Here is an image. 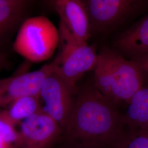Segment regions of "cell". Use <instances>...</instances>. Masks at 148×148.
Returning a JSON list of instances; mask_svg holds the SVG:
<instances>
[{
	"label": "cell",
	"mask_w": 148,
	"mask_h": 148,
	"mask_svg": "<svg viewBox=\"0 0 148 148\" xmlns=\"http://www.w3.org/2000/svg\"><path fill=\"white\" fill-rule=\"evenodd\" d=\"M130 134L124 113L95 86L78 90L74 108L60 139L121 148Z\"/></svg>",
	"instance_id": "1"
},
{
	"label": "cell",
	"mask_w": 148,
	"mask_h": 148,
	"mask_svg": "<svg viewBox=\"0 0 148 148\" xmlns=\"http://www.w3.org/2000/svg\"><path fill=\"white\" fill-rule=\"evenodd\" d=\"M95 86L117 106L128 104L144 86L142 71L132 60L118 52L104 48L98 54L95 68Z\"/></svg>",
	"instance_id": "2"
},
{
	"label": "cell",
	"mask_w": 148,
	"mask_h": 148,
	"mask_svg": "<svg viewBox=\"0 0 148 148\" xmlns=\"http://www.w3.org/2000/svg\"><path fill=\"white\" fill-rule=\"evenodd\" d=\"M59 42V33L45 16L28 18L22 23L13 48L27 60L41 62L51 58Z\"/></svg>",
	"instance_id": "3"
},
{
	"label": "cell",
	"mask_w": 148,
	"mask_h": 148,
	"mask_svg": "<svg viewBox=\"0 0 148 148\" xmlns=\"http://www.w3.org/2000/svg\"><path fill=\"white\" fill-rule=\"evenodd\" d=\"M59 33L61 49L52 63L53 72L77 93L76 82L86 72L95 68L98 54L93 46L79 43L63 29L59 27Z\"/></svg>",
	"instance_id": "4"
},
{
	"label": "cell",
	"mask_w": 148,
	"mask_h": 148,
	"mask_svg": "<svg viewBox=\"0 0 148 148\" xmlns=\"http://www.w3.org/2000/svg\"><path fill=\"white\" fill-rule=\"evenodd\" d=\"M90 32H109L148 8V0L82 1Z\"/></svg>",
	"instance_id": "5"
},
{
	"label": "cell",
	"mask_w": 148,
	"mask_h": 148,
	"mask_svg": "<svg viewBox=\"0 0 148 148\" xmlns=\"http://www.w3.org/2000/svg\"><path fill=\"white\" fill-rule=\"evenodd\" d=\"M76 93L52 71L43 82L40 92L43 109L60 127L63 134L74 108Z\"/></svg>",
	"instance_id": "6"
},
{
	"label": "cell",
	"mask_w": 148,
	"mask_h": 148,
	"mask_svg": "<svg viewBox=\"0 0 148 148\" xmlns=\"http://www.w3.org/2000/svg\"><path fill=\"white\" fill-rule=\"evenodd\" d=\"M17 148H52L63 134L58 124L42 108L20 123Z\"/></svg>",
	"instance_id": "7"
},
{
	"label": "cell",
	"mask_w": 148,
	"mask_h": 148,
	"mask_svg": "<svg viewBox=\"0 0 148 148\" xmlns=\"http://www.w3.org/2000/svg\"><path fill=\"white\" fill-rule=\"evenodd\" d=\"M52 70L51 63L36 71L0 79V110L22 97L40 95L43 82Z\"/></svg>",
	"instance_id": "8"
},
{
	"label": "cell",
	"mask_w": 148,
	"mask_h": 148,
	"mask_svg": "<svg viewBox=\"0 0 148 148\" xmlns=\"http://www.w3.org/2000/svg\"><path fill=\"white\" fill-rule=\"evenodd\" d=\"M53 8L60 19V27L80 44H86L90 36V21L82 1L57 0Z\"/></svg>",
	"instance_id": "9"
},
{
	"label": "cell",
	"mask_w": 148,
	"mask_h": 148,
	"mask_svg": "<svg viewBox=\"0 0 148 148\" xmlns=\"http://www.w3.org/2000/svg\"><path fill=\"white\" fill-rule=\"evenodd\" d=\"M34 1L30 0H0V51L28 18Z\"/></svg>",
	"instance_id": "10"
},
{
	"label": "cell",
	"mask_w": 148,
	"mask_h": 148,
	"mask_svg": "<svg viewBox=\"0 0 148 148\" xmlns=\"http://www.w3.org/2000/svg\"><path fill=\"white\" fill-rule=\"evenodd\" d=\"M117 49L131 59L148 54V16L137 22L117 38Z\"/></svg>",
	"instance_id": "11"
},
{
	"label": "cell",
	"mask_w": 148,
	"mask_h": 148,
	"mask_svg": "<svg viewBox=\"0 0 148 148\" xmlns=\"http://www.w3.org/2000/svg\"><path fill=\"white\" fill-rule=\"evenodd\" d=\"M124 115L130 132L148 130V86H144L133 96Z\"/></svg>",
	"instance_id": "12"
},
{
	"label": "cell",
	"mask_w": 148,
	"mask_h": 148,
	"mask_svg": "<svg viewBox=\"0 0 148 148\" xmlns=\"http://www.w3.org/2000/svg\"><path fill=\"white\" fill-rule=\"evenodd\" d=\"M42 108L40 95H30L22 97L14 101L5 109L11 119L17 125Z\"/></svg>",
	"instance_id": "13"
},
{
	"label": "cell",
	"mask_w": 148,
	"mask_h": 148,
	"mask_svg": "<svg viewBox=\"0 0 148 148\" xmlns=\"http://www.w3.org/2000/svg\"><path fill=\"white\" fill-rule=\"evenodd\" d=\"M16 125L5 109L0 110V137L14 148H17L19 132L16 130Z\"/></svg>",
	"instance_id": "14"
},
{
	"label": "cell",
	"mask_w": 148,
	"mask_h": 148,
	"mask_svg": "<svg viewBox=\"0 0 148 148\" xmlns=\"http://www.w3.org/2000/svg\"><path fill=\"white\" fill-rule=\"evenodd\" d=\"M129 132L127 140L121 148H148V129Z\"/></svg>",
	"instance_id": "15"
},
{
	"label": "cell",
	"mask_w": 148,
	"mask_h": 148,
	"mask_svg": "<svg viewBox=\"0 0 148 148\" xmlns=\"http://www.w3.org/2000/svg\"><path fill=\"white\" fill-rule=\"evenodd\" d=\"M52 148H110L105 147L85 144L82 143L70 142L60 139Z\"/></svg>",
	"instance_id": "16"
},
{
	"label": "cell",
	"mask_w": 148,
	"mask_h": 148,
	"mask_svg": "<svg viewBox=\"0 0 148 148\" xmlns=\"http://www.w3.org/2000/svg\"><path fill=\"white\" fill-rule=\"evenodd\" d=\"M131 60H132L137 65L142 71L144 77L146 75H148V54L143 57Z\"/></svg>",
	"instance_id": "17"
},
{
	"label": "cell",
	"mask_w": 148,
	"mask_h": 148,
	"mask_svg": "<svg viewBox=\"0 0 148 148\" xmlns=\"http://www.w3.org/2000/svg\"><path fill=\"white\" fill-rule=\"evenodd\" d=\"M9 64L7 56L4 52L0 51V73Z\"/></svg>",
	"instance_id": "18"
},
{
	"label": "cell",
	"mask_w": 148,
	"mask_h": 148,
	"mask_svg": "<svg viewBox=\"0 0 148 148\" xmlns=\"http://www.w3.org/2000/svg\"><path fill=\"white\" fill-rule=\"evenodd\" d=\"M0 148H15L0 137Z\"/></svg>",
	"instance_id": "19"
}]
</instances>
